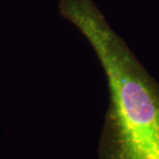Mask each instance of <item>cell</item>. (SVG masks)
<instances>
[{"instance_id":"cell-1","label":"cell","mask_w":159,"mask_h":159,"mask_svg":"<svg viewBox=\"0 0 159 159\" xmlns=\"http://www.w3.org/2000/svg\"><path fill=\"white\" fill-rule=\"evenodd\" d=\"M59 11L89 41L107 78L100 159H159V86L92 0H61Z\"/></svg>"}]
</instances>
